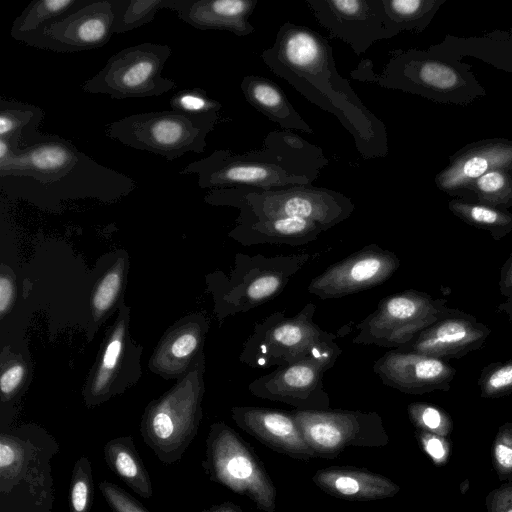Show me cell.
<instances>
[{"instance_id":"46","label":"cell","mask_w":512,"mask_h":512,"mask_svg":"<svg viewBox=\"0 0 512 512\" xmlns=\"http://www.w3.org/2000/svg\"><path fill=\"white\" fill-rule=\"evenodd\" d=\"M491 512H512V484H507L494 491L491 502Z\"/></svg>"},{"instance_id":"40","label":"cell","mask_w":512,"mask_h":512,"mask_svg":"<svg viewBox=\"0 0 512 512\" xmlns=\"http://www.w3.org/2000/svg\"><path fill=\"white\" fill-rule=\"evenodd\" d=\"M170 106L173 110L189 114L219 112L222 107L220 102L210 98L201 88L179 91L171 98Z\"/></svg>"},{"instance_id":"23","label":"cell","mask_w":512,"mask_h":512,"mask_svg":"<svg viewBox=\"0 0 512 512\" xmlns=\"http://www.w3.org/2000/svg\"><path fill=\"white\" fill-rule=\"evenodd\" d=\"M258 0H171L169 10L199 30H222L236 36L255 31L249 21Z\"/></svg>"},{"instance_id":"17","label":"cell","mask_w":512,"mask_h":512,"mask_svg":"<svg viewBox=\"0 0 512 512\" xmlns=\"http://www.w3.org/2000/svg\"><path fill=\"white\" fill-rule=\"evenodd\" d=\"M119 315L109 332L102 353L92 370L84 389L87 406L92 407L107 401L122 392L131 376L138 377L139 353L129 336V309L121 303Z\"/></svg>"},{"instance_id":"34","label":"cell","mask_w":512,"mask_h":512,"mask_svg":"<svg viewBox=\"0 0 512 512\" xmlns=\"http://www.w3.org/2000/svg\"><path fill=\"white\" fill-rule=\"evenodd\" d=\"M126 269L125 260L118 259L97 282L91 297V311L95 321L106 317L118 301Z\"/></svg>"},{"instance_id":"7","label":"cell","mask_w":512,"mask_h":512,"mask_svg":"<svg viewBox=\"0 0 512 512\" xmlns=\"http://www.w3.org/2000/svg\"><path fill=\"white\" fill-rule=\"evenodd\" d=\"M219 119V112H142L111 122L105 133L125 146L173 161L189 152H204L208 134Z\"/></svg>"},{"instance_id":"3","label":"cell","mask_w":512,"mask_h":512,"mask_svg":"<svg viewBox=\"0 0 512 512\" xmlns=\"http://www.w3.org/2000/svg\"><path fill=\"white\" fill-rule=\"evenodd\" d=\"M321 169L280 149L263 144L244 153L220 149L183 167L196 174L201 188L255 187L261 189L311 185Z\"/></svg>"},{"instance_id":"42","label":"cell","mask_w":512,"mask_h":512,"mask_svg":"<svg viewBox=\"0 0 512 512\" xmlns=\"http://www.w3.org/2000/svg\"><path fill=\"white\" fill-rule=\"evenodd\" d=\"M494 466L501 477L512 476V424L499 428L493 445Z\"/></svg>"},{"instance_id":"35","label":"cell","mask_w":512,"mask_h":512,"mask_svg":"<svg viewBox=\"0 0 512 512\" xmlns=\"http://www.w3.org/2000/svg\"><path fill=\"white\" fill-rule=\"evenodd\" d=\"M31 448L16 437L2 433L0 438V478L1 486L7 484L11 488L16 480L24 477V472L30 469L32 460Z\"/></svg>"},{"instance_id":"18","label":"cell","mask_w":512,"mask_h":512,"mask_svg":"<svg viewBox=\"0 0 512 512\" xmlns=\"http://www.w3.org/2000/svg\"><path fill=\"white\" fill-rule=\"evenodd\" d=\"M383 384L408 394L449 390L456 371L445 360L429 355L392 349L373 365Z\"/></svg>"},{"instance_id":"43","label":"cell","mask_w":512,"mask_h":512,"mask_svg":"<svg viewBox=\"0 0 512 512\" xmlns=\"http://www.w3.org/2000/svg\"><path fill=\"white\" fill-rule=\"evenodd\" d=\"M98 487L114 512H148L130 494L114 483L102 481Z\"/></svg>"},{"instance_id":"44","label":"cell","mask_w":512,"mask_h":512,"mask_svg":"<svg viewBox=\"0 0 512 512\" xmlns=\"http://www.w3.org/2000/svg\"><path fill=\"white\" fill-rule=\"evenodd\" d=\"M417 436L424 451L436 463L444 462L448 455V446L444 437L420 430H418Z\"/></svg>"},{"instance_id":"29","label":"cell","mask_w":512,"mask_h":512,"mask_svg":"<svg viewBox=\"0 0 512 512\" xmlns=\"http://www.w3.org/2000/svg\"><path fill=\"white\" fill-rule=\"evenodd\" d=\"M449 210L462 221L488 231L494 239H500L512 231V214L474 201L455 198L448 203Z\"/></svg>"},{"instance_id":"16","label":"cell","mask_w":512,"mask_h":512,"mask_svg":"<svg viewBox=\"0 0 512 512\" xmlns=\"http://www.w3.org/2000/svg\"><path fill=\"white\" fill-rule=\"evenodd\" d=\"M319 25L361 56L386 40L381 0H305Z\"/></svg>"},{"instance_id":"31","label":"cell","mask_w":512,"mask_h":512,"mask_svg":"<svg viewBox=\"0 0 512 512\" xmlns=\"http://www.w3.org/2000/svg\"><path fill=\"white\" fill-rule=\"evenodd\" d=\"M44 111L17 100H0V138L17 139L20 145L37 134Z\"/></svg>"},{"instance_id":"47","label":"cell","mask_w":512,"mask_h":512,"mask_svg":"<svg viewBox=\"0 0 512 512\" xmlns=\"http://www.w3.org/2000/svg\"><path fill=\"white\" fill-rule=\"evenodd\" d=\"M500 288L502 291L512 288V253L501 270Z\"/></svg>"},{"instance_id":"33","label":"cell","mask_w":512,"mask_h":512,"mask_svg":"<svg viewBox=\"0 0 512 512\" xmlns=\"http://www.w3.org/2000/svg\"><path fill=\"white\" fill-rule=\"evenodd\" d=\"M171 0H112L113 33H126L152 22L161 9H169Z\"/></svg>"},{"instance_id":"4","label":"cell","mask_w":512,"mask_h":512,"mask_svg":"<svg viewBox=\"0 0 512 512\" xmlns=\"http://www.w3.org/2000/svg\"><path fill=\"white\" fill-rule=\"evenodd\" d=\"M205 202L239 209L237 221L296 217L312 221L325 231L348 219L355 210V204L345 194L312 185L212 189L205 196Z\"/></svg>"},{"instance_id":"26","label":"cell","mask_w":512,"mask_h":512,"mask_svg":"<svg viewBox=\"0 0 512 512\" xmlns=\"http://www.w3.org/2000/svg\"><path fill=\"white\" fill-rule=\"evenodd\" d=\"M240 89L245 100L282 130H300L313 134L312 127L302 118L286 94L272 80L263 76L246 75Z\"/></svg>"},{"instance_id":"8","label":"cell","mask_w":512,"mask_h":512,"mask_svg":"<svg viewBox=\"0 0 512 512\" xmlns=\"http://www.w3.org/2000/svg\"><path fill=\"white\" fill-rule=\"evenodd\" d=\"M313 258L308 253L253 256L238 253L228 276L216 284L219 317L247 312L278 296Z\"/></svg>"},{"instance_id":"2","label":"cell","mask_w":512,"mask_h":512,"mask_svg":"<svg viewBox=\"0 0 512 512\" xmlns=\"http://www.w3.org/2000/svg\"><path fill=\"white\" fill-rule=\"evenodd\" d=\"M0 187L11 198L36 204L96 198L112 201L136 182L80 151L72 142L38 132L20 145L0 138Z\"/></svg>"},{"instance_id":"38","label":"cell","mask_w":512,"mask_h":512,"mask_svg":"<svg viewBox=\"0 0 512 512\" xmlns=\"http://www.w3.org/2000/svg\"><path fill=\"white\" fill-rule=\"evenodd\" d=\"M409 418L420 431L439 436H447L452 429V422L441 408L425 402H414L407 408Z\"/></svg>"},{"instance_id":"25","label":"cell","mask_w":512,"mask_h":512,"mask_svg":"<svg viewBox=\"0 0 512 512\" xmlns=\"http://www.w3.org/2000/svg\"><path fill=\"white\" fill-rule=\"evenodd\" d=\"M320 225L296 217L237 221L229 236L245 246L277 244L300 246L315 241L324 232Z\"/></svg>"},{"instance_id":"10","label":"cell","mask_w":512,"mask_h":512,"mask_svg":"<svg viewBox=\"0 0 512 512\" xmlns=\"http://www.w3.org/2000/svg\"><path fill=\"white\" fill-rule=\"evenodd\" d=\"M171 53L170 46L152 42L126 47L110 56L104 67L83 83L82 90L113 99L161 96L177 87L175 81L162 76Z\"/></svg>"},{"instance_id":"41","label":"cell","mask_w":512,"mask_h":512,"mask_svg":"<svg viewBox=\"0 0 512 512\" xmlns=\"http://www.w3.org/2000/svg\"><path fill=\"white\" fill-rule=\"evenodd\" d=\"M27 375V367L24 361L16 356L7 358L2 364L0 377V388L2 401L9 400L15 396L22 386Z\"/></svg>"},{"instance_id":"9","label":"cell","mask_w":512,"mask_h":512,"mask_svg":"<svg viewBox=\"0 0 512 512\" xmlns=\"http://www.w3.org/2000/svg\"><path fill=\"white\" fill-rule=\"evenodd\" d=\"M203 468L211 481L248 497L259 510H276V488L263 463L224 422L210 426Z\"/></svg>"},{"instance_id":"37","label":"cell","mask_w":512,"mask_h":512,"mask_svg":"<svg viewBox=\"0 0 512 512\" xmlns=\"http://www.w3.org/2000/svg\"><path fill=\"white\" fill-rule=\"evenodd\" d=\"M92 491L91 464L86 456H82L73 468L69 492L70 512H90Z\"/></svg>"},{"instance_id":"30","label":"cell","mask_w":512,"mask_h":512,"mask_svg":"<svg viewBox=\"0 0 512 512\" xmlns=\"http://www.w3.org/2000/svg\"><path fill=\"white\" fill-rule=\"evenodd\" d=\"M458 198L507 210L512 206V168L485 173L470 183Z\"/></svg>"},{"instance_id":"1","label":"cell","mask_w":512,"mask_h":512,"mask_svg":"<svg viewBox=\"0 0 512 512\" xmlns=\"http://www.w3.org/2000/svg\"><path fill=\"white\" fill-rule=\"evenodd\" d=\"M261 58L274 75L312 104L334 115L353 137L364 160L388 155L385 124L338 73L332 47L321 34L307 26L285 22Z\"/></svg>"},{"instance_id":"11","label":"cell","mask_w":512,"mask_h":512,"mask_svg":"<svg viewBox=\"0 0 512 512\" xmlns=\"http://www.w3.org/2000/svg\"><path fill=\"white\" fill-rule=\"evenodd\" d=\"M444 303L413 289L389 295L356 325L358 334L352 342L400 349L438 320L458 312Z\"/></svg>"},{"instance_id":"22","label":"cell","mask_w":512,"mask_h":512,"mask_svg":"<svg viewBox=\"0 0 512 512\" xmlns=\"http://www.w3.org/2000/svg\"><path fill=\"white\" fill-rule=\"evenodd\" d=\"M209 322L203 314L189 315L161 339L150 360V368L166 378H180L190 370L202 348Z\"/></svg>"},{"instance_id":"39","label":"cell","mask_w":512,"mask_h":512,"mask_svg":"<svg viewBox=\"0 0 512 512\" xmlns=\"http://www.w3.org/2000/svg\"><path fill=\"white\" fill-rule=\"evenodd\" d=\"M481 396L498 398L512 393V359L483 368L478 380Z\"/></svg>"},{"instance_id":"32","label":"cell","mask_w":512,"mask_h":512,"mask_svg":"<svg viewBox=\"0 0 512 512\" xmlns=\"http://www.w3.org/2000/svg\"><path fill=\"white\" fill-rule=\"evenodd\" d=\"M85 0H33L13 21L10 34L19 41L56 19L78 9Z\"/></svg>"},{"instance_id":"24","label":"cell","mask_w":512,"mask_h":512,"mask_svg":"<svg viewBox=\"0 0 512 512\" xmlns=\"http://www.w3.org/2000/svg\"><path fill=\"white\" fill-rule=\"evenodd\" d=\"M312 482L325 493L349 501H373L395 496L400 486L366 468L331 466L317 470Z\"/></svg>"},{"instance_id":"6","label":"cell","mask_w":512,"mask_h":512,"mask_svg":"<svg viewBox=\"0 0 512 512\" xmlns=\"http://www.w3.org/2000/svg\"><path fill=\"white\" fill-rule=\"evenodd\" d=\"M203 372L201 353L185 377L152 401L143 414V441L166 465L180 460L197 434L202 419Z\"/></svg>"},{"instance_id":"45","label":"cell","mask_w":512,"mask_h":512,"mask_svg":"<svg viewBox=\"0 0 512 512\" xmlns=\"http://www.w3.org/2000/svg\"><path fill=\"white\" fill-rule=\"evenodd\" d=\"M15 299V284L10 275L4 272L0 276V314L1 317L10 310Z\"/></svg>"},{"instance_id":"14","label":"cell","mask_w":512,"mask_h":512,"mask_svg":"<svg viewBox=\"0 0 512 512\" xmlns=\"http://www.w3.org/2000/svg\"><path fill=\"white\" fill-rule=\"evenodd\" d=\"M399 266L395 253L372 243L330 265L307 290L322 300L342 298L381 285Z\"/></svg>"},{"instance_id":"15","label":"cell","mask_w":512,"mask_h":512,"mask_svg":"<svg viewBox=\"0 0 512 512\" xmlns=\"http://www.w3.org/2000/svg\"><path fill=\"white\" fill-rule=\"evenodd\" d=\"M334 362L308 358L276 368L251 381L249 392L255 397L282 402L295 410L330 409V397L324 386V374Z\"/></svg>"},{"instance_id":"20","label":"cell","mask_w":512,"mask_h":512,"mask_svg":"<svg viewBox=\"0 0 512 512\" xmlns=\"http://www.w3.org/2000/svg\"><path fill=\"white\" fill-rule=\"evenodd\" d=\"M497 168H512V141L505 138L475 141L449 156V163L436 175L435 184L458 198L470 183Z\"/></svg>"},{"instance_id":"12","label":"cell","mask_w":512,"mask_h":512,"mask_svg":"<svg viewBox=\"0 0 512 512\" xmlns=\"http://www.w3.org/2000/svg\"><path fill=\"white\" fill-rule=\"evenodd\" d=\"M316 457L335 458L348 447L380 448L389 443L381 416L374 411L293 410Z\"/></svg>"},{"instance_id":"48","label":"cell","mask_w":512,"mask_h":512,"mask_svg":"<svg viewBox=\"0 0 512 512\" xmlns=\"http://www.w3.org/2000/svg\"><path fill=\"white\" fill-rule=\"evenodd\" d=\"M202 512H243V510L232 502H224L221 504L213 505Z\"/></svg>"},{"instance_id":"21","label":"cell","mask_w":512,"mask_h":512,"mask_svg":"<svg viewBox=\"0 0 512 512\" xmlns=\"http://www.w3.org/2000/svg\"><path fill=\"white\" fill-rule=\"evenodd\" d=\"M490 329L460 312L444 317L399 350L412 351L439 359L461 357L480 348Z\"/></svg>"},{"instance_id":"27","label":"cell","mask_w":512,"mask_h":512,"mask_svg":"<svg viewBox=\"0 0 512 512\" xmlns=\"http://www.w3.org/2000/svg\"><path fill=\"white\" fill-rule=\"evenodd\" d=\"M104 459L109 468L136 494L152 496V482L131 437L112 439L104 446Z\"/></svg>"},{"instance_id":"28","label":"cell","mask_w":512,"mask_h":512,"mask_svg":"<svg viewBox=\"0 0 512 512\" xmlns=\"http://www.w3.org/2000/svg\"><path fill=\"white\" fill-rule=\"evenodd\" d=\"M445 0H381L386 39L403 31L422 32Z\"/></svg>"},{"instance_id":"36","label":"cell","mask_w":512,"mask_h":512,"mask_svg":"<svg viewBox=\"0 0 512 512\" xmlns=\"http://www.w3.org/2000/svg\"><path fill=\"white\" fill-rule=\"evenodd\" d=\"M263 144L285 151L321 170L329 163L321 147L306 141L291 130L271 131L264 138Z\"/></svg>"},{"instance_id":"13","label":"cell","mask_w":512,"mask_h":512,"mask_svg":"<svg viewBox=\"0 0 512 512\" xmlns=\"http://www.w3.org/2000/svg\"><path fill=\"white\" fill-rule=\"evenodd\" d=\"M113 22L112 0H85L75 11L47 23L19 41L58 53L96 49L111 39Z\"/></svg>"},{"instance_id":"5","label":"cell","mask_w":512,"mask_h":512,"mask_svg":"<svg viewBox=\"0 0 512 512\" xmlns=\"http://www.w3.org/2000/svg\"><path fill=\"white\" fill-rule=\"evenodd\" d=\"M316 306L306 304L297 314L275 312L255 324L239 360L251 368L283 367L308 358L336 363L342 349L336 335L314 322Z\"/></svg>"},{"instance_id":"19","label":"cell","mask_w":512,"mask_h":512,"mask_svg":"<svg viewBox=\"0 0 512 512\" xmlns=\"http://www.w3.org/2000/svg\"><path fill=\"white\" fill-rule=\"evenodd\" d=\"M231 417L239 428L278 453L305 461L316 458L292 411L235 406Z\"/></svg>"}]
</instances>
